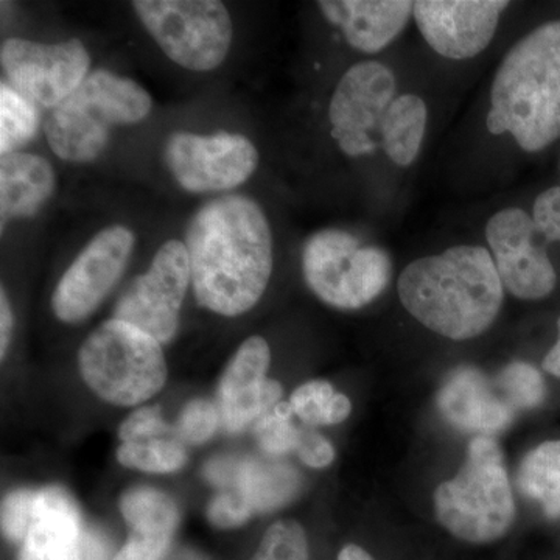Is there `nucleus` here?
I'll return each instance as SVG.
<instances>
[{
  "label": "nucleus",
  "mask_w": 560,
  "mask_h": 560,
  "mask_svg": "<svg viewBox=\"0 0 560 560\" xmlns=\"http://www.w3.org/2000/svg\"><path fill=\"white\" fill-rule=\"evenodd\" d=\"M135 243L132 231L119 224L98 232L58 282L51 296L55 316L73 324L97 311L124 275Z\"/></svg>",
  "instance_id": "obj_13"
},
{
  "label": "nucleus",
  "mask_w": 560,
  "mask_h": 560,
  "mask_svg": "<svg viewBox=\"0 0 560 560\" xmlns=\"http://www.w3.org/2000/svg\"><path fill=\"white\" fill-rule=\"evenodd\" d=\"M533 220L548 242H560V187H551L537 197Z\"/></svg>",
  "instance_id": "obj_36"
},
{
  "label": "nucleus",
  "mask_w": 560,
  "mask_h": 560,
  "mask_svg": "<svg viewBox=\"0 0 560 560\" xmlns=\"http://www.w3.org/2000/svg\"><path fill=\"white\" fill-rule=\"evenodd\" d=\"M254 508L242 493H221L210 503L208 517L213 526L231 529L249 521Z\"/></svg>",
  "instance_id": "obj_35"
},
{
  "label": "nucleus",
  "mask_w": 560,
  "mask_h": 560,
  "mask_svg": "<svg viewBox=\"0 0 560 560\" xmlns=\"http://www.w3.org/2000/svg\"><path fill=\"white\" fill-rule=\"evenodd\" d=\"M493 259L504 289L518 300H544L550 296L558 282L550 257L540 246L530 245L517 253Z\"/></svg>",
  "instance_id": "obj_22"
},
{
  "label": "nucleus",
  "mask_w": 560,
  "mask_h": 560,
  "mask_svg": "<svg viewBox=\"0 0 560 560\" xmlns=\"http://www.w3.org/2000/svg\"><path fill=\"white\" fill-rule=\"evenodd\" d=\"M517 485L548 518H560V440L544 442L523 458Z\"/></svg>",
  "instance_id": "obj_23"
},
{
  "label": "nucleus",
  "mask_w": 560,
  "mask_h": 560,
  "mask_svg": "<svg viewBox=\"0 0 560 560\" xmlns=\"http://www.w3.org/2000/svg\"><path fill=\"white\" fill-rule=\"evenodd\" d=\"M173 178L191 194L228 191L242 186L259 165V151L245 136L219 131L201 136L173 132L165 143Z\"/></svg>",
  "instance_id": "obj_10"
},
{
  "label": "nucleus",
  "mask_w": 560,
  "mask_h": 560,
  "mask_svg": "<svg viewBox=\"0 0 560 560\" xmlns=\"http://www.w3.org/2000/svg\"><path fill=\"white\" fill-rule=\"evenodd\" d=\"M302 271L320 301L340 311H359L389 285L393 261L385 249L361 245L348 231L324 230L305 242Z\"/></svg>",
  "instance_id": "obj_7"
},
{
  "label": "nucleus",
  "mask_w": 560,
  "mask_h": 560,
  "mask_svg": "<svg viewBox=\"0 0 560 560\" xmlns=\"http://www.w3.org/2000/svg\"><path fill=\"white\" fill-rule=\"evenodd\" d=\"M488 128L510 132L529 153L560 139V21L540 25L508 51L490 90Z\"/></svg>",
  "instance_id": "obj_3"
},
{
  "label": "nucleus",
  "mask_w": 560,
  "mask_h": 560,
  "mask_svg": "<svg viewBox=\"0 0 560 560\" xmlns=\"http://www.w3.org/2000/svg\"><path fill=\"white\" fill-rule=\"evenodd\" d=\"M11 335H13V312L5 290L0 294V357L5 359L7 350H9Z\"/></svg>",
  "instance_id": "obj_38"
},
{
  "label": "nucleus",
  "mask_w": 560,
  "mask_h": 560,
  "mask_svg": "<svg viewBox=\"0 0 560 560\" xmlns=\"http://www.w3.org/2000/svg\"><path fill=\"white\" fill-rule=\"evenodd\" d=\"M36 492L38 490L21 489L11 492L2 503V530L7 539L22 544L27 536L33 521Z\"/></svg>",
  "instance_id": "obj_32"
},
{
  "label": "nucleus",
  "mask_w": 560,
  "mask_h": 560,
  "mask_svg": "<svg viewBox=\"0 0 560 560\" xmlns=\"http://www.w3.org/2000/svg\"><path fill=\"white\" fill-rule=\"evenodd\" d=\"M253 560H311L304 528L294 521L272 523Z\"/></svg>",
  "instance_id": "obj_30"
},
{
  "label": "nucleus",
  "mask_w": 560,
  "mask_h": 560,
  "mask_svg": "<svg viewBox=\"0 0 560 560\" xmlns=\"http://www.w3.org/2000/svg\"><path fill=\"white\" fill-rule=\"evenodd\" d=\"M120 511L131 533L114 560H161L178 528L175 501L161 490L136 488L121 497Z\"/></svg>",
  "instance_id": "obj_19"
},
{
  "label": "nucleus",
  "mask_w": 560,
  "mask_h": 560,
  "mask_svg": "<svg viewBox=\"0 0 560 560\" xmlns=\"http://www.w3.org/2000/svg\"><path fill=\"white\" fill-rule=\"evenodd\" d=\"M271 350L261 337L242 342L219 386V412L224 429L238 433L279 404L282 386L267 377Z\"/></svg>",
  "instance_id": "obj_15"
},
{
  "label": "nucleus",
  "mask_w": 560,
  "mask_h": 560,
  "mask_svg": "<svg viewBox=\"0 0 560 560\" xmlns=\"http://www.w3.org/2000/svg\"><path fill=\"white\" fill-rule=\"evenodd\" d=\"M293 415L291 405L282 401V404L276 405L271 412H267L257 420L256 436L260 447L268 455L279 456L296 451L301 430L291 423Z\"/></svg>",
  "instance_id": "obj_31"
},
{
  "label": "nucleus",
  "mask_w": 560,
  "mask_h": 560,
  "mask_svg": "<svg viewBox=\"0 0 560 560\" xmlns=\"http://www.w3.org/2000/svg\"><path fill=\"white\" fill-rule=\"evenodd\" d=\"M168 433H171V429L162 420L161 410L156 407L140 408L132 412L119 429V436L124 444L158 440Z\"/></svg>",
  "instance_id": "obj_34"
},
{
  "label": "nucleus",
  "mask_w": 560,
  "mask_h": 560,
  "mask_svg": "<svg viewBox=\"0 0 560 560\" xmlns=\"http://www.w3.org/2000/svg\"><path fill=\"white\" fill-rule=\"evenodd\" d=\"M0 62L7 83L44 108H57L91 73L90 51L79 39L57 44L7 39Z\"/></svg>",
  "instance_id": "obj_11"
},
{
  "label": "nucleus",
  "mask_w": 560,
  "mask_h": 560,
  "mask_svg": "<svg viewBox=\"0 0 560 560\" xmlns=\"http://www.w3.org/2000/svg\"><path fill=\"white\" fill-rule=\"evenodd\" d=\"M318 7L330 24L341 28L350 47L363 54H377L388 47L407 27L415 2L323 0Z\"/></svg>",
  "instance_id": "obj_18"
},
{
  "label": "nucleus",
  "mask_w": 560,
  "mask_h": 560,
  "mask_svg": "<svg viewBox=\"0 0 560 560\" xmlns=\"http://www.w3.org/2000/svg\"><path fill=\"white\" fill-rule=\"evenodd\" d=\"M338 560H375L370 552L363 550L359 545H346L340 551Z\"/></svg>",
  "instance_id": "obj_41"
},
{
  "label": "nucleus",
  "mask_w": 560,
  "mask_h": 560,
  "mask_svg": "<svg viewBox=\"0 0 560 560\" xmlns=\"http://www.w3.org/2000/svg\"><path fill=\"white\" fill-rule=\"evenodd\" d=\"M393 70L378 61H363L342 75L331 95V138L348 156L370 154L377 147L374 132L396 98Z\"/></svg>",
  "instance_id": "obj_12"
},
{
  "label": "nucleus",
  "mask_w": 560,
  "mask_h": 560,
  "mask_svg": "<svg viewBox=\"0 0 560 560\" xmlns=\"http://www.w3.org/2000/svg\"><path fill=\"white\" fill-rule=\"evenodd\" d=\"M219 427V410L210 401L194 400L184 408L178 420V434L191 444H201L213 436Z\"/></svg>",
  "instance_id": "obj_33"
},
{
  "label": "nucleus",
  "mask_w": 560,
  "mask_h": 560,
  "mask_svg": "<svg viewBox=\"0 0 560 560\" xmlns=\"http://www.w3.org/2000/svg\"><path fill=\"white\" fill-rule=\"evenodd\" d=\"M184 245L201 307L228 318L256 307L272 272L271 228L256 201L228 194L206 202L191 217Z\"/></svg>",
  "instance_id": "obj_1"
},
{
  "label": "nucleus",
  "mask_w": 560,
  "mask_h": 560,
  "mask_svg": "<svg viewBox=\"0 0 560 560\" xmlns=\"http://www.w3.org/2000/svg\"><path fill=\"white\" fill-rule=\"evenodd\" d=\"M558 341L552 346L550 352L544 359V370L548 374L555 375L560 378V318L558 320Z\"/></svg>",
  "instance_id": "obj_40"
},
{
  "label": "nucleus",
  "mask_w": 560,
  "mask_h": 560,
  "mask_svg": "<svg viewBox=\"0 0 560 560\" xmlns=\"http://www.w3.org/2000/svg\"><path fill=\"white\" fill-rule=\"evenodd\" d=\"M290 405L294 415L311 427L335 425L348 419L352 411L349 397L324 381L301 385L291 396Z\"/></svg>",
  "instance_id": "obj_26"
},
{
  "label": "nucleus",
  "mask_w": 560,
  "mask_h": 560,
  "mask_svg": "<svg viewBox=\"0 0 560 560\" xmlns=\"http://www.w3.org/2000/svg\"><path fill=\"white\" fill-rule=\"evenodd\" d=\"M508 7L503 0H420L412 16L431 49L451 60H467L489 46Z\"/></svg>",
  "instance_id": "obj_14"
},
{
  "label": "nucleus",
  "mask_w": 560,
  "mask_h": 560,
  "mask_svg": "<svg viewBox=\"0 0 560 560\" xmlns=\"http://www.w3.org/2000/svg\"><path fill=\"white\" fill-rule=\"evenodd\" d=\"M83 560H108V550L102 539L94 534L84 536Z\"/></svg>",
  "instance_id": "obj_39"
},
{
  "label": "nucleus",
  "mask_w": 560,
  "mask_h": 560,
  "mask_svg": "<svg viewBox=\"0 0 560 560\" xmlns=\"http://www.w3.org/2000/svg\"><path fill=\"white\" fill-rule=\"evenodd\" d=\"M397 291L422 326L456 341L485 334L504 300L495 260L482 246L469 245L412 261L401 271Z\"/></svg>",
  "instance_id": "obj_2"
},
{
  "label": "nucleus",
  "mask_w": 560,
  "mask_h": 560,
  "mask_svg": "<svg viewBox=\"0 0 560 560\" xmlns=\"http://www.w3.org/2000/svg\"><path fill=\"white\" fill-rule=\"evenodd\" d=\"M493 383L515 412L539 407L547 396V386L540 372L523 361H515L504 368Z\"/></svg>",
  "instance_id": "obj_29"
},
{
  "label": "nucleus",
  "mask_w": 560,
  "mask_h": 560,
  "mask_svg": "<svg viewBox=\"0 0 560 560\" xmlns=\"http://www.w3.org/2000/svg\"><path fill=\"white\" fill-rule=\"evenodd\" d=\"M434 511L452 536L469 544H489L508 534L515 501L503 452L493 438L470 442L456 477L434 490Z\"/></svg>",
  "instance_id": "obj_5"
},
{
  "label": "nucleus",
  "mask_w": 560,
  "mask_h": 560,
  "mask_svg": "<svg viewBox=\"0 0 560 560\" xmlns=\"http://www.w3.org/2000/svg\"><path fill=\"white\" fill-rule=\"evenodd\" d=\"M39 128V114L35 103L14 91L7 81L0 84V153H18L27 145Z\"/></svg>",
  "instance_id": "obj_25"
},
{
  "label": "nucleus",
  "mask_w": 560,
  "mask_h": 560,
  "mask_svg": "<svg viewBox=\"0 0 560 560\" xmlns=\"http://www.w3.org/2000/svg\"><path fill=\"white\" fill-rule=\"evenodd\" d=\"M294 452L298 453L302 463L313 469L330 466L331 460L335 459V451L330 442L312 430H301Z\"/></svg>",
  "instance_id": "obj_37"
},
{
  "label": "nucleus",
  "mask_w": 560,
  "mask_h": 560,
  "mask_svg": "<svg viewBox=\"0 0 560 560\" xmlns=\"http://www.w3.org/2000/svg\"><path fill=\"white\" fill-rule=\"evenodd\" d=\"M132 10L161 50L180 68L209 72L226 60L230 11L219 0H135Z\"/></svg>",
  "instance_id": "obj_8"
},
{
  "label": "nucleus",
  "mask_w": 560,
  "mask_h": 560,
  "mask_svg": "<svg viewBox=\"0 0 560 560\" xmlns=\"http://www.w3.org/2000/svg\"><path fill=\"white\" fill-rule=\"evenodd\" d=\"M57 187L49 161L38 154L13 153L0 161V212L2 228L10 219L33 217Z\"/></svg>",
  "instance_id": "obj_20"
},
{
  "label": "nucleus",
  "mask_w": 560,
  "mask_h": 560,
  "mask_svg": "<svg viewBox=\"0 0 560 560\" xmlns=\"http://www.w3.org/2000/svg\"><path fill=\"white\" fill-rule=\"evenodd\" d=\"M537 228L533 217L525 210L510 208L500 210L486 226V238L493 257L506 256L534 245Z\"/></svg>",
  "instance_id": "obj_28"
},
{
  "label": "nucleus",
  "mask_w": 560,
  "mask_h": 560,
  "mask_svg": "<svg viewBox=\"0 0 560 560\" xmlns=\"http://www.w3.org/2000/svg\"><path fill=\"white\" fill-rule=\"evenodd\" d=\"M235 477L242 495L254 511H271L280 506L296 493L300 485L296 471L283 466L250 464L237 469Z\"/></svg>",
  "instance_id": "obj_24"
},
{
  "label": "nucleus",
  "mask_w": 560,
  "mask_h": 560,
  "mask_svg": "<svg viewBox=\"0 0 560 560\" xmlns=\"http://www.w3.org/2000/svg\"><path fill=\"white\" fill-rule=\"evenodd\" d=\"M438 407L453 427L481 436L506 430L515 418L495 383L475 368H458L447 375L438 394Z\"/></svg>",
  "instance_id": "obj_16"
},
{
  "label": "nucleus",
  "mask_w": 560,
  "mask_h": 560,
  "mask_svg": "<svg viewBox=\"0 0 560 560\" xmlns=\"http://www.w3.org/2000/svg\"><path fill=\"white\" fill-rule=\"evenodd\" d=\"M121 466L150 474H172L186 464L187 453L180 442L158 440L130 442L117 451Z\"/></svg>",
  "instance_id": "obj_27"
},
{
  "label": "nucleus",
  "mask_w": 560,
  "mask_h": 560,
  "mask_svg": "<svg viewBox=\"0 0 560 560\" xmlns=\"http://www.w3.org/2000/svg\"><path fill=\"white\" fill-rule=\"evenodd\" d=\"M191 283L186 245L168 241L154 254L149 270L138 276L121 294L114 318L138 327L161 345L178 331L179 313Z\"/></svg>",
  "instance_id": "obj_9"
},
{
  "label": "nucleus",
  "mask_w": 560,
  "mask_h": 560,
  "mask_svg": "<svg viewBox=\"0 0 560 560\" xmlns=\"http://www.w3.org/2000/svg\"><path fill=\"white\" fill-rule=\"evenodd\" d=\"M80 374L92 393L117 407H136L164 388L161 342L116 318L92 331L79 352Z\"/></svg>",
  "instance_id": "obj_6"
},
{
  "label": "nucleus",
  "mask_w": 560,
  "mask_h": 560,
  "mask_svg": "<svg viewBox=\"0 0 560 560\" xmlns=\"http://www.w3.org/2000/svg\"><path fill=\"white\" fill-rule=\"evenodd\" d=\"M427 119L429 110L418 95L405 94L394 98L381 125L383 149L390 161L401 167L415 162L425 136Z\"/></svg>",
  "instance_id": "obj_21"
},
{
  "label": "nucleus",
  "mask_w": 560,
  "mask_h": 560,
  "mask_svg": "<svg viewBox=\"0 0 560 560\" xmlns=\"http://www.w3.org/2000/svg\"><path fill=\"white\" fill-rule=\"evenodd\" d=\"M151 108L149 92L135 80L97 69L51 109L47 142L61 161L92 162L108 145L113 128L145 120Z\"/></svg>",
  "instance_id": "obj_4"
},
{
  "label": "nucleus",
  "mask_w": 560,
  "mask_h": 560,
  "mask_svg": "<svg viewBox=\"0 0 560 560\" xmlns=\"http://www.w3.org/2000/svg\"><path fill=\"white\" fill-rule=\"evenodd\" d=\"M83 523L72 497L60 488L38 490L18 560H83Z\"/></svg>",
  "instance_id": "obj_17"
}]
</instances>
